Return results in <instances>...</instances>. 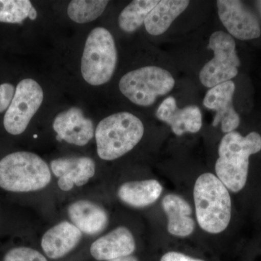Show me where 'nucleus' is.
I'll use <instances>...</instances> for the list:
<instances>
[{"instance_id":"nucleus-23","label":"nucleus","mask_w":261,"mask_h":261,"mask_svg":"<svg viewBox=\"0 0 261 261\" xmlns=\"http://www.w3.org/2000/svg\"><path fill=\"white\" fill-rule=\"evenodd\" d=\"M3 261H48L42 253L27 247L11 249L5 254Z\"/></svg>"},{"instance_id":"nucleus-16","label":"nucleus","mask_w":261,"mask_h":261,"mask_svg":"<svg viewBox=\"0 0 261 261\" xmlns=\"http://www.w3.org/2000/svg\"><path fill=\"white\" fill-rule=\"evenodd\" d=\"M68 215L75 227L88 235L102 232L109 221L106 211L89 200H79L72 203L68 207Z\"/></svg>"},{"instance_id":"nucleus-7","label":"nucleus","mask_w":261,"mask_h":261,"mask_svg":"<svg viewBox=\"0 0 261 261\" xmlns=\"http://www.w3.org/2000/svg\"><path fill=\"white\" fill-rule=\"evenodd\" d=\"M208 48L214 51V57L201 69L200 81L204 87L211 89L236 77L240 60L237 54L234 39L226 32L213 33Z\"/></svg>"},{"instance_id":"nucleus-8","label":"nucleus","mask_w":261,"mask_h":261,"mask_svg":"<svg viewBox=\"0 0 261 261\" xmlns=\"http://www.w3.org/2000/svg\"><path fill=\"white\" fill-rule=\"evenodd\" d=\"M44 92L32 79L20 81L3 120L5 130L12 135L23 133L42 106Z\"/></svg>"},{"instance_id":"nucleus-25","label":"nucleus","mask_w":261,"mask_h":261,"mask_svg":"<svg viewBox=\"0 0 261 261\" xmlns=\"http://www.w3.org/2000/svg\"><path fill=\"white\" fill-rule=\"evenodd\" d=\"M161 261H205L193 258L178 252H168L161 257Z\"/></svg>"},{"instance_id":"nucleus-15","label":"nucleus","mask_w":261,"mask_h":261,"mask_svg":"<svg viewBox=\"0 0 261 261\" xmlns=\"http://www.w3.org/2000/svg\"><path fill=\"white\" fill-rule=\"evenodd\" d=\"M82 238V232L74 225L63 221L44 233L41 245L43 251L51 259H59L73 250Z\"/></svg>"},{"instance_id":"nucleus-1","label":"nucleus","mask_w":261,"mask_h":261,"mask_svg":"<svg viewBox=\"0 0 261 261\" xmlns=\"http://www.w3.org/2000/svg\"><path fill=\"white\" fill-rule=\"evenodd\" d=\"M260 150L261 136L257 132L245 137L235 130L226 134L220 142L216 176L230 191H241L246 185L250 157Z\"/></svg>"},{"instance_id":"nucleus-13","label":"nucleus","mask_w":261,"mask_h":261,"mask_svg":"<svg viewBox=\"0 0 261 261\" xmlns=\"http://www.w3.org/2000/svg\"><path fill=\"white\" fill-rule=\"evenodd\" d=\"M160 121L168 123L175 135L197 133L202 128V118L200 108L187 106L179 109L173 97H168L160 105L156 112Z\"/></svg>"},{"instance_id":"nucleus-4","label":"nucleus","mask_w":261,"mask_h":261,"mask_svg":"<svg viewBox=\"0 0 261 261\" xmlns=\"http://www.w3.org/2000/svg\"><path fill=\"white\" fill-rule=\"evenodd\" d=\"M51 181L49 166L37 154L16 152L0 161V187L12 192L42 190Z\"/></svg>"},{"instance_id":"nucleus-6","label":"nucleus","mask_w":261,"mask_h":261,"mask_svg":"<svg viewBox=\"0 0 261 261\" xmlns=\"http://www.w3.org/2000/svg\"><path fill=\"white\" fill-rule=\"evenodd\" d=\"M175 80L168 70L145 66L126 73L119 82L121 93L137 106L148 107L172 90Z\"/></svg>"},{"instance_id":"nucleus-20","label":"nucleus","mask_w":261,"mask_h":261,"mask_svg":"<svg viewBox=\"0 0 261 261\" xmlns=\"http://www.w3.org/2000/svg\"><path fill=\"white\" fill-rule=\"evenodd\" d=\"M159 3V0H135L122 10L118 17L120 29L127 33L135 32L145 23L149 13Z\"/></svg>"},{"instance_id":"nucleus-9","label":"nucleus","mask_w":261,"mask_h":261,"mask_svg":"<svg viewBox=\"0 0 261 261\" xmlns=\"http://www.w3.org/2000/svg\"><path fill=\"white\" fill-rule=\"evenodd\" d=\"M216 4L221 23L233 37L245 41L260 37L258 19L241 1L219 0Z\"/></svg>"},{"instance_id":"nucleus-21","label":"nucleus","mask_w":261,"mask_h":261,"mask_svg":"<svg viewBox=\"0 0 261 261\" xmlns=\"http://www.w3.org/2000/svg\"><path fill=\"white\" fill-rule=\"evenodd\" d=\"M109 1L105 0H73L68 5V17L77 23L94 21L104 13Z\"/></svg>"},{"instance_id":"nucleus-5","label":"nucleus","mask_w":261,"mask_h":261,"mask_svg":"<svg viewBox=\"0 0 261 261\" xmlns=\"http://www.w3.org/2000/svg\"><path fill=\"white\" fill-rule=\"evenodd\" d=\"M118 54L111 33L103 27L89 33L81 61V72L86 82L92 86L108 83L116 70Z\"/></svg>"},{"instance_id":"nucleus-24","label":"nucleus","mask_w":261,"mask_h":261,"mask_svg":"<svg viewBox=\"0 0 261 261\" xmlns=\"http://www.w3.org/2000/svg\"><path fill=\"white\" fill-rule=\"evenodd\" d=\"M15 87L13 84H0V113L8 110L15 94Z\"/></svg>"},{"instance_id":"nucleus-2","label":"nucleus","mask_w":261,"mask_h":261,"mask_svg":"<svg viewBox=\"0 0 261 261\" xmlns=\"http://www.w3.org/2000/svg\"><path fill=\"white\" fill-rule=\"evenodd\" d=\"M196 217L206 232L219 233L228 227L231 217V200L228 190L217 176L205 173L194 187Z\"/></svg>"},{"instance_id":"nucleus-27","label":"nucleus","mask_w":261,"mask_h":261,"mask_svg":"<svg viewBox=\"0 0 261 261\" xmlns=\"http://www.w3.org/2000/svg\"><path fill=\"white\" fill-rule=\"evenodd\" d=\"M37 10H36L35 8L33 7L32 9L31 10L30 13H29V19H31L32 20H35L36 18H37Z\"/></svg>"},{"instance_id":"nucleus-10","label":"nucleus","mask_w":261,"mask_h":261,"mask_svg":"<svg viewBox=\"0 0 261 261\" xmlns=\"http://www.w3.org/2000/svg\"><path fill=\"white\" fill-rule=\"evenodd\" d=\"M234 92V83L228 81L209 89L203 99L205 108L216 111L213 126H218L221 123V130L226 134L234 132L240 126V116L233 106Z\"/></svg>"},{"instance_id":"nucleus-17","label":"nucleus","mask_w":261,"mask_h":261,"mask_svg":"<svg viewBox=\"0 0 261 261\" xmlns=\"http://www.w3.org/2000/svg\"><path fill=\"white\" fill-rule=\"evenodd\" d=\"M162 206L168 218V231L173 236L186 238L193 233L195 223L191 217V206L177 195L169 194L163 197Z\"/></svg>"},{"instance_id":"nucleus-3","label":"nucleus","mask_w":261,"mask_h":261,"mask_svg":"<svg viewBox=\"0 0 261 261\" xmlns=\"http://www.w3.org/2000/svg\"><path fill=\"white\" fill-rule=\"evenodd\" d=\"M144 133L143 123L132 113L106 117L99 122L94 134L98 156L104 161L119 159L140 142Z\"/></svg>"},{"instance_id":"nucleus-18","label":"nucleus","mask_w":261,"mask_h":261,"mask_svg":"<svg viewBox=\"0 0 261 261\" xmlns=\"http://www.w3.org/2000/svg\"><path fill=\"white\" fill-rule=\"evenodd\" d=\"M162 185L154 179L130 181L118 189V196L122 202L134 207H147L159 200Z\"/></svg>"},{"instance_id":"nucleus-14","label":"nucleus","mask_w":261,"mask_h":261,"mask_svg":"<svg viewBox=\"0 0 261 261\" xmlns=\"http://www.w3.org/2000/svg\"><path fill=\"white\" fill-rule=\"evenodd\" d=\"M135 248V238L130 230L119 226L94 242L90 252L96 260L108 261L132 255Z\"/></svg>"},{"instance_id":"nucleus-26","label":"nucleus","mask_w":261,"mask_h":261,"mask_svg":"<svg viewBox=\"0 0 261 261\" xmlns=\"http://www.w3.org/2000/svg\"><path fill=\"white\" fill-rule=\"evenodd\" d=\"M108 261H138V260H137V257L133 256V255H128V256L120 257V258Z\"/></svg>"},{"instance_id":"nucleus-12","label":"nucleus","mask_w":261,"mask_h":261,"mask_svg":"<svg viewBox=\"0 0 261 261\" xmlns=\"http://www.w3.org/2000/svg\"><path fill=\"white\" fill-rule=\"evenodd\" d=\"M51 171L59 178L58 185L63 191L86 185L95 173V163L88 157H67L53 160Z\"/></svg>"},{"instance_id":"nucleus-22","label":"nucleus","mask_w":261,"mask_h":261,"mask_svg":"<svg viewBox=\"0 0 261 261\" xmlns=\"http://www.w3.org/2000/svg\"><path fill=\"white\" fill-rule=\"evenodd\" d=\"M32 8L29 0H0V22L22 23L29 18Z\"/></svg>"},{"instance_id":"nucleus-11","label":"nucleus","mask_w":261,"mask_h":261,"mask_svg":"<svg viewBox=\"0 0 261 261\" xmlns=\"http://www.w3.org/2000/svg\"><path fill=\"white\" fill-rule=\"evenodd\" d=\"M53 126L58 140L80 147L87 145L95 134L93 122L86 118L82 109L76 107L59 113Z\"/></svg>"},{"instance_id":"nucleus-19","label":"nucleus","mask_w":261,"mask_h":261,"mask_svg":"<svg viewBox=\"0 0 261 261\" xmlns=\"http://www.w3.org/2000/svg\"><path fill=\"white\" fill-rule=\"evenodd\" d=\"M190 3L187 0L159 1L146 18V30L152 36L164 34L173 20L186 10Z\"/></svg>"}]
</instances>
